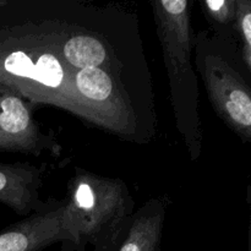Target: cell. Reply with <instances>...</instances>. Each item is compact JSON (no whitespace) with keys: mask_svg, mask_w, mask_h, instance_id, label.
I'll return each instance as SVG.
<instances>
[{"mask_svg":"<svg viewBox=\"0 0 251 251\" xmlns=\"http://www.w3.org/2000/svg\"><path fill=\"white\" fill-rule=\"evenodd\" d=\"M73 91L81 118L119 136H131L135 113L115 78L103 68L74 70Z\"/></svg>","mask_w":251,"mask_h":251,"instance_id":"cell-5","label":"cell"},{"mask_svg":"<svg viewBox=\"0 0 251 251\" xmlns=\"http://www.w3.org/2000/svg\"><path fill=\"white\" fill-rule=\"evenodd\" d=\"M250 251H251V222H250Z\"/></svg>","mask_w":251,"mask_h":251,"instance_id":"cell-13","label":"cell"},{"mask_svg":"<svg viewBox=\"0 0 251 251\" xmlns=\"http://www.w3.org/2000/svg\"><path fill=\"white\" fill-rule=\"evenodd\" d=\"M68 240L63 225V203L54 201L0 232V251H41Z\"/></svg>","mask_w":251,"mask_h":251,"instance_id":"cell-7","label":"cell"},{"mask_svg":"<svg viewBox=\"0 0 251 251\" xmlns=\"http://www.w3.org/2000/svg\"><path fill=\"white\" fill-rule=\"evenodd\" d=\"M60 54L73 70L103 68L109 61V50L98 37L83 32L61 33Z\"/></svg>","mask_w":251,"mask_h":251,"instance_id":"cell-10","label":"cell"},{"mask_svg":"<svg viewBox=\"0 0 251 251\" xmlns=\"http://www.w3.org/2000/svg\"><path fill=\"white\" fill-rule=\"evenodd\" d=\"M152 12L168 74L176 129L188 147L191 159H198L202 149V131L199 115L198 80L191 65L194 39L190 2L188 0L154 1Z\"/></svg>","mask_w":251,"mask_h":251,"instance_id":"cell-3","label":"cell"},{"mask_svg":"<svg viewBox=\"0 0 251 251\" xmlns=\"http://www.w3.org/2000/svg\"><path fill=\"white\" fill-rule=\"evenodd\" d=\"M61 33L0 29V83L28 102L51 104L81 118L73 91L74 70L60 54Z\"/></svg>","mask_w":251,"mask_h":251,"instance_id":"cell-1","label":"cell"},{"mask_svg":"<svg viewBox=\"0 0 251 251\" xmlns=\"http://www.w3.org/2000/svg\"><path fill=\"white\" fill-rule=\"evenodd\" d=\"M60 146L41 130L32 114L31 102L0 83V152L58 153Z\"/></svg>","mask_w":251,"mask_h":251,"instance_id":"cell-6","label":"cell"},{"mask_svg":"<svg viewBox=\"0 0 251 251\" xmlns=\"http://www.w3.org/2000/svg\"><path fill=\"white\" fill-rule=\"evenodd\" d=\"M164 215L166 206L159 200H150L131 216L113 251H158Z\"/></svg>","mask_w":251,"mask_h":251,"instance_id":"cell-9","label":"cell"},{"mask_svg":"<svg viewBox=\"0 0 251 251\" xmlns=\"http://www.w3.org/2000/svg\"><path fill=\"white\" fill-rule=\"evenodd\" d=\"M41 172L28 163H0V203L27 217L44 205L39 201Z\"/></svg>","mask_w":251,"mask_h":251,"instance_id":"cell-8","label":"cell"},{"mask_svg":"<svg viewBox=\"0 0 251 251\" xmlns=\"http://www.w3.org/2000/svg\"><path fill=\"white\" fill-rule=\"evenodd\" d=\"M134 200L119 179L78 172L68 184L63 200V225L68 242L63 249L113 251L134 215Z\"/></svg>","mask_w":251,"mask_h":251,"instance_id":"cell-2","label":"cell"},{"mask_svg":"<svg viewBox=\"0 0 251 251\" xmlns=\"http://www.w3.org/2000/svg\"><path fill=\"white\" fill-rule=\"evenodd\" d=\"M203 14L217 29L235 33L237 0H207L201 2Z\"/></svg>","mask_w":251,"mask_h":251,"instance_id":"cell-11","label":"cell"},{"mask_svg":"<svg viewBox=\"0 0 251 251\" xmlns=\"http://www.w3.org/2000/svg\"><path fill=\"white\" fill-rule=\"evenodd\" d=\"M199 50V71L218 117L243 141L251 144V85L226 54Z\"/></svg>","mask_w":251,"mask_h":251,"instance_id":"cell-4","label":"cell"},{"mask_svg":"<svg viewBox=\"0 0 251 251\" xmlns=\"http://www.w3.org/2000/svg\"><path fill=\"white\" fill-rule=\"evenodd\" d=\"M235 34L240 41V58L251 74V0H237Z\"/></svg>","mask_w":251,"mask_h":251,"instance_id":"cell-12","label":"cell"}]
</instances>
